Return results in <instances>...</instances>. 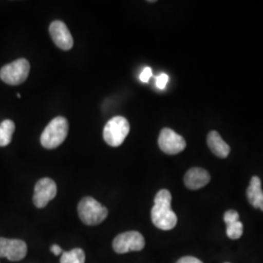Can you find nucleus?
Masks as SVG:
<instances>
[{"mask_svg": "<svg viewBox=\"0 0 263 263\" xmlns=\"http://www.w3.org/2000/svg\"><path fill=\"white\" fill-rule=\"evenodd\" d=\"M172 195L169 190L162 189L156 194L151 210V220L161 230L168 231L177 226L178 217L171 207Z\"/></svg>", "mask_w": 263, "mask_h": 263, "instance_id": "1", "label": "nucleus"}, {"mask_svg": "<svg viewBox=\"0 0 263 263\" xmlns=\"http://www.w3.org/2000/svg\"><path fill=\"white\" fill-rule=\"evenodd\" d=\"M68 133V122L65 117L58 116L51 120L41 135V144L47 149H54L60 146Z\"/></svg>", "mask_w": 263, "mask_h": 263, "instance_id": "2", "label": "nucleus"}, {"mask_svg": "<svg viewBox=\"0 0 263 263\" xmlns=\"http://www.w3.org/2000/svg\"><path fill=\"white\" fill-rule=\"evenodd\" d=\"M78 215L87 226H98L107 217L108 211L92 197H84L78 204Z\"/></svg>", "mask_w": 263, "mask_h": 263, "instance_id": "3", "label": "nucleus"}, {"mask_svg": "<svg viewBox=\"0 0 263 263\" xmlns=\"http://www.w3.org/2000/svg\"><path fill=\"white\" fill-rule=\"evenodd\" d=\"M129 133V121L123 116H115L104 126V140L108 145L117 147L122 144Z\"/></svg>", "mask_w": 263, "mask_h": 263, "instance_id": "4", "label": "nucleus"}, {"mask_svg": "<svg viewBox=\"0 0 263 263\" xmlns=\"http://www.w3.org/2000/svg\"><path fill=\"white\" fill-rule=\"evenodd\" d=\"M29 69L30 66L26 59H18L0 69V78L6 84H22L27 80Z\"/></svg>", "mask_w": 263, "mask_h": 263, "instance_id": "5", "label": "nucleus"}, {"mask_svg": "<svg viewBox=\"0 0 263 263\" xmlns=\"http://www.w3.org/2000/svg\"><path fill=\"white\" fill-rule=\"evenodd\" d=\"M145 246L143 236L138 231L124 232L113 240V250L117 254H126L129 252H139Z\"/></svg>", "mask_w": 263, "mask_h": 263, "instance_id": "6", "label": "nucleus"}, {"mask_svg": "<svg viewBox=\"0 0 263 263\" xmlns=\"http://www.w3.org/2000/svg\"><path fill=\"white\" fill-rule=\"evenodd\" d=\"M158 144L161 151L170 155L179 154L186 147L184 139L169 128H164L160 133Z\"/></svg>", "mask_w": 263, "mask_h": 263, "instance_id": "7", "label": "nucleus"}, {"mask_svg": "<svg viewBox=\"0 0 263 263\" xmlns=\"http://www.w3.org/2000/svg\"><path fill=\"white\" fill-rule=\"evenodd\" d=\"M28 246L19 239L0 238V257H6L10 261H19L26 257Z\"/></svg>", "mask_w": 263, "mask_h": 263, "instance_id": "8", "label": "nucleus"}, {"mask_svg": "<svg viewBox=\"0 0 263 263\" xmlns=\"http://www.w3.org/2000/svg\"><path fill=\"white\" fill-rule=\"evenodd\" d=\"M56 182L49 178H43L39 179L35 184L32 201L35 207L42 209L46 207L48 203L56 197Z\"/></svg>", "mask_w": 263, "mask_h": 263, "instance_id": "9", "label": "nucleus"}, {"mask_svg": "<svg viewBox=\"0 0 263 263\" xmlns=\"http://www.w3.org/2000/svg\"><path fill=\"white\" fill-rule=\"evenodd\" d=\"M49 31L54 43L60 49L67 51L73 46V38L64 22L54 21L49 27Z\"/></svg>", "mask_w": 263, "mask_h": 263, "instance_id": "10", "label": "nucleus"}, {"mask_svg": "<svg viewBox=\"0 0 263 263\" xmlns=\"http://www.w3.org/2000/svg\"><path fill=\"white\" fill-rule=\"evenodd\" d=\"M211 180V176L206 170L192 168L184 176V184L190 190H197L206 186Z\"/></svg>", "mask_w": 263, "mask_h": 263, "instance_id": "11", "label": "nucleus"}, {"mask_svg": "<svg viewBox=\"0 0 263 263\" xmlns=\"http://www.w3.org/2000/svg\"><path fill=\"white\" fill-rule=\"evenodd\" d=\"M247 196L253 207L263 211V191L261 189V180L258 177L254 176L251 179L250 186L247 189Z\"/></svg>", "mask_w": 263, "mask_h": 263, "instance_id": "12", "label": "nucleus"}, {"mask_svg": "<svg viewBox=\"0 0 263 263\" xmlns=\"http://www.w3.org/2000/svg\"><path fill=\"white\" fill-rule=\"evenodd\" d=\"M207 142L210 149L219 158H226L230 152L229 145L223 141L220 135L216 131L209 133Z\"/></svg>", "mask_w": 263, "mask_h": 263, "instance_id": "13", "label": "nucleus"}, {"mask_svg": "<svg viewBox=\"0 0 263 263\" xmlns=\"http://www.w3.org/2000/svg\"><path fill=\"white\" fill-rule=\"evenodd\" d=\"M15 131V123L6 119L0 124V146H7L12 141V136Z\"/></svg>", "mask_w": 263, "mask_h": 263, "instance_id": "14", "label": "nucleus"}, {"mask_svg": "<svg viewBox=\"0 0 263 263\" xmlns=\"http://www.w3.org/2000/svg\"><path fill=\"white\" fill-rule=\"evenodd\" d=\"M61 263H84L85 253L82 249H73L69 252H64L61 256Z\"/></svg>", "mask_w": 263, "mask_h": 263, "instance_id": "15", "label": "nucleus"}, {"mask_svg": "<svg viewBox=\"0 0 263 263\" xmlns=\"http://www.w3.org/2000/svg\"><path fill=\"white\" fill-rule=\"evenodd\" d=\"M243 230L244 226L240 220L226 224V235L232 240H237L243 235Z\"/></svg>", "mask_w": 263, "mask_h": 263, "instance_id": "16", "label": "nucleus"}, {"mask_svg": "<svg viewBox=\"0 0 263 263\" xmlns=\"http://www.w3.org/2000/svg\"><path fill=\"white\" fill-rule=\"evenodd\" d=\"M223 219H224V222H226V224L235 222V221L239 220V214L234 210H229L224 214Z\"/></svg>", "mask_w": 263, "mask_h": 263, "instance_id": "17", "label": "nucleus"}, {"mask_svg": "<svg viewBox=\"0 0 263 263\" xmlns=\"http://www.w3.org/2000/svg\"><path fill=\"white\" fill-rule=\"evenodd\" d=\"M169 82V76L166 73H161L156 77V86L160 90H164Z\"/></svg>", "mask_w": 263, "mask_h": 263, "instance_id": "18", "label": "nucleus"}, {"mask_svg": "<svg viewBox=\"0 0 263 263\" xmlns=\"http://www.w3.org/2000/svg\"><path fill=\"white\" fill-rule=\"evenodd\" d=\"M152 76V69L149 66H146L142 71H141V76H140V80L143 83H147L148 80L151 79Z\"/></svg>", "mask_w": 263, "mask_h": 263, "instance_id": "19", "label": "nucleus"}, {"mask_svg": "<svg viewBox=\"0 0 263 263\" xmlns=\"http://www.w3.org/2000/svg\"><path fill=\"white\" fill-rule=\"evenodd\" d=\"M176 263H203L200 259H198L194 256H184V257H181L180 259H179Z\"/></svg>", "mask_w": 263, "mask_h": 263, "instance_id": "20", "label": "nucleus"}, {"mask_svg": "<svg viewBox=\"0 0 263 263\" xmlns=\"http://www.w3.org/2000/svg\"><path fill=\"white\" fill-rule=\"evenodd\" d=\"M50 250H51V252H52L53 254H55V255H59V254H63V250H62V248H61L60 246H58V245H53V246H51Z\"/></svg>", "mask_w": 263, "mask_h": 263, "instance_id": "21", "label": "nucleus"}, {"mask_svg": "<svg viewBox=\"0 0 263 263\" xmlns=\"http://www.w3.org/2000/svg\"><path fill=\"white\" fill-rule=\"evenodd\" d=\"M17 97H18V98H21V94H17Z\"/></svg>", "mask_w": 263, "mask_h": 263, "instance_id": "22", "label": "nucleus"}]
</instances>
